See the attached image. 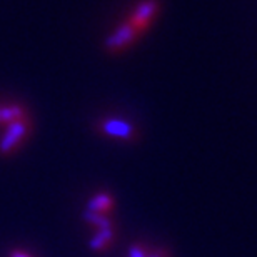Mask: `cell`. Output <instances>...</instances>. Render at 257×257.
<instances>
[{"instance_id":"cell-6","label":"cell","mask_w":257,"mask_h":257,"mask_svg":"<svg viewBox=\"0 0 257 257\" xmlns=\"http://www.w3.org/2000/svg\"><path fill=\"white\" fill-rule=\"evenodd\" d=\"M115 239V229H107V230H97L90 239V249L95 252H104L112 245Z\"/></svg>"},{"instance_id":"cell-1","label":"cell","mask_w":257,"mask_h":257,"mask_svg":"<svg viewBox=\"0 0 257 257\" xmlns=\"http://www.w3.org/2000/svg\"><path fill=\"white\" fill-rule=\"evenodd\" d=\"M95 128L104 136L117 139V141L136 142L139 139V128L132 122L120 119V117H104L97 120Z\"/></svg>"},{"instance_id":"cell-5","label":"cell","mask_w":257,"mask_h":257,"mask_svg":"<svg viewBox=\"0 0 257 257\" xmlns=\"http://www.w3.org/2000/svg\"><path fill=\"white\" fill-rule=\"evenodd\" d=\"M114 195L109 192H97L89 199L87 202V210H92V212H100V214H107L110 212L112 207H114Z\"/></svg>"},{"instance_id":"cell-8","label":"cell","mask_w":257,"mask_h":257,"mask_svg":"<svg viewBox=\"0 0 257 257\" xmlns=\"http://www.w3.org/2000/svg\"><path fill=\"white\" fill-rule=\"evenodd\" d=\"M147 254H149V249L142 242L131 244V247H128V252H127L128 257H147Z\"/></svg>"},{"instance_id":"cell-11","label":"cell","mask_w":257,"mask_h":257,"mask_svg":"<svg viewBox=\"0 0 257 257\" xmlns=\"http://www.w3.org/2000/svg\"><path fill=\"white\" fill-rule=\"evenodd\" d=\"M0 124H4V105H0Z\"/></svg>"},{"instance_id":"cell-10","label":"cell","mask_w":257,"mask_h":257,"mask_svg":"<svg viewBox=\"0 0 257 257\" xmlns=\"http://www.w3.org/2000/svg\"><path fill=\"white\" fill-rule=\"evenodd\" d=\"M10 257H32L29 252H25V250H20V249H14L12 252H10Z\"/></svg>"},{"instance_id":"cell-9","label":"cell","mask_w":257,"mask_h":257,"mask_svg":"<svg viewBox=\"0 0 257 257\" xmlns=\"http://www.w3.org/2000/svg\"><path fill=\"white\" fill-rule=\"evenodd\" d=\"M147 257H171V250L167 247H156V249L149 250Z\"/></svg>"},{"instance_id":"cell-7","label":"cell","mask_w":257,"mask_h":257,"mask_svg":"<svg viewBox=\"0 0 257 257\" xmlns=\"http://www.w3.org/2000/svg\"><path fill=\"white\" fill-rule=\"evenodd\" d=\"M82 219L85 220L90 227H94L97 230H107V229H115L114 220H112L107 214H100V212H92V210H84L82 214Z\"/></svg>"},{"instance_id":"cell-2","label":"cell","mask_w":257,"mask_h":257,"mask_svg":"<svg viewBox=\"0 0 257 257\" xmlns=\"http://www.w3.org/2000/svg\"><path fill=\"white\" fill-rule=\"evenodd\" d=\"M139 37H141V34L137 32L136 27H134L128 20H125V22L120 24L110 35L105 37L104 50L107 54L115 55V54L122 52V50H125L127 47H131Z\"/></svg>"},{"instance_id":"cell-4","label":"cell","mask_w":257,"mask_h":257,"mask_svg":"<svg viewBox=\"0 0 257 257\" xmlns=\"http://www.w3.org/2000/svg\"><path fill=\"white\" fill-rule=\"evenodd\" d=\"M159 10H161V2L159 0H142L137 4V7L132 10L128 22H131L139 34H144L151 27L154 19L157 17Z\"/></svg>"},{"instance_id":"cell-3","label":"cell","mask_w":257,"mask_h":257,"mask_svg":"<svg viewBox=\"0 0 257 257\" xmlns=\"http://www.w3.org/2000/svg\"><path fill=\"white\" fill-rule=\"evenodd\" d=\"M29 132H30V120L27 117L7 124V128H5L2 139H0V154L7 156L10 152L17 151V147L29 136Z\"/></svg>"}]
</instances>
